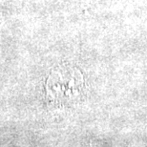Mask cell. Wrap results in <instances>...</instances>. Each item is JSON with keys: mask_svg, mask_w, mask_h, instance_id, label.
<instances>
[{"mask_svg": "<svg viewBox=\"0 0 147 147\" xmlns=\"http://www.w3.org/2000/svg\"><path fill=\"white\" fill-rule=\"evenodd\" d=\"M46 88L47 96L53 103L70 106L81 99L84 93V80L76 69L62 67L51 74Z\"/></svg>", "mask_w": 147, "mask_h": 147, "instance_id": "obj_1", "label": "cell"}]
</instances>
